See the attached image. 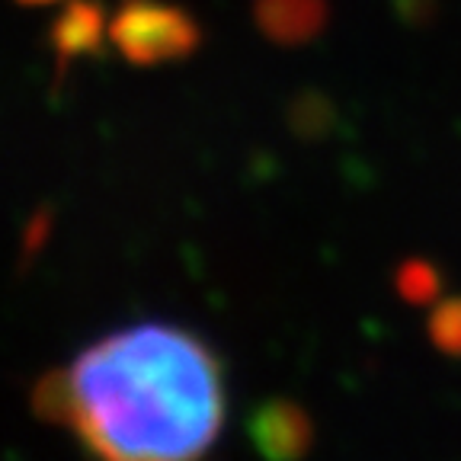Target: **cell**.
Here are the masks:
<instances>
[{
    "instance_id": "3",
    "label": "cell",
    "mask_w": 461,
    "mask_h": 461,
    "mask_svg": "<svg viewBox=\"0 0 461 461\" xmlns=\"http://www.w3.org/2000/svg\"><path fill=\"white\" fill-rule=\"evenodd\" d=\"M253 446L267 458H302L311 446V420L292 401H267L247 423Z\"/></svg>"
},
{
    "instance_id": "6",
    "label": "cell",
    "mask_w": 461,
    "mask_h": 461,
    "mask_svg": "<svg viewBox=\"0 0 461 461\" xmlns=\"http://www.w3.org/2000/svg\"><path fill=\"white\" fill-rule=\"evenodd\" d=\"M429 337L439 349L461 356V298H448V302H439L432 308Z\"/></svg>"
},
{
    "instance_id": "5",
    "label": "cell",
    "mask_w": 461,
    "mask_h": 461,
    "mask_svg": "<svg viewBox=\"0 0 461 461\" xmlns=\"http://www.w3.org/2000/svg\"><path fill=\"white\" fill-rule=\"evenodd\" d=\"M100 36H103V14L100 7L86 4V0L68 4V10L55 23V49L61 58L94 51L100 45Z\"/></svg>"
},
{
    "instance_id": "4",
    "label": "cell",
    "mask_w": 461,
    "mask_h": 461,
    "mask_svg": "<svg viewBox=\"0 0 461 461\" xmlns=\"http://www.w3.org/2000/svg\"><path fill=\"white\" fill-rule=\"evenodd\" d=\"M257 20L279 42H304L324 23V0H257Z\"/></svg>"
},
{
    "instance_id": "7",
    "label": "cell",
    "mask_w": 461,
    "mask_h": 461,
    "mask_svg": "<svg viewBox=\"0 0 461 461\" xmlns=\"http://www.w3.org/2000/svg\"><path fill=\"white\" fill-rule=\"evenodd\" d=\"M401 292L411 302H426L436 292V273L429 267H423V263H407L401 269Z\"/></svg>"
},
{
    "instance_id": "1",
    "label": "cell",
    "mask_w": 461,
    "mask_h": 461,
    "mask_svg": "<svg viewBox=\"0 0 461 461\" xmlns=\"http://www.w3.org/2000/svg\"><path fill=\"white\" fill-rule=\"evenodd\" d=\"M32 403L103 458L186 461L205 455L221 432L224 382L199 337L138 324L45 375Z\"/></svg>"
},
{
    "instance_id": "8",
    "label": "cell",
    "mask_w": 461,
    "mask_h": 461,
    "mask_svg": "<svg viewBox=\"0 0 461 461\" xmlns=\"http://www.w3.org/2000/svg\"><path fill=\"white\" fill-rule=\"evenodd\" d=\"M20 4H51V0H20Z\"/></svg>"
},
{
    "instance_id": "2",
    "label": "cell",
    "mask_w": 461,
    "mask_h": 461,
    "mask_svg": "<svg viewBox=\"0 0 461 461\" xmlns=\"http://www.w3.org/2000/svg\"><path fill=\"white\" fill-rule=\"evenodd\" d=\"M109 36L138 65L176 61L195 51L202 32L186 10L164 0H129L109 23Z\"/></svg>"
}]
</instances>
